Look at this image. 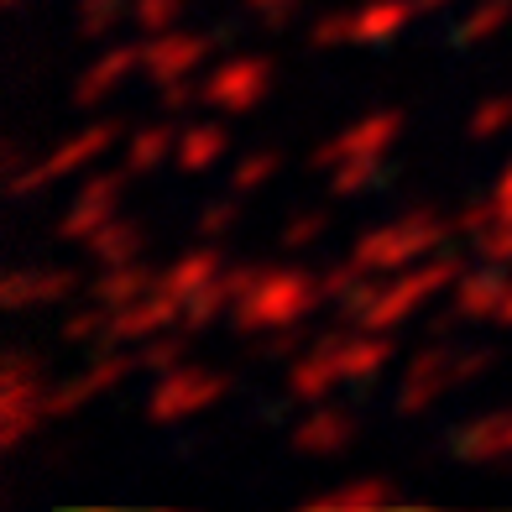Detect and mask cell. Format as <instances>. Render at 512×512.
Listing matches in <instances>:
<instances>
[{
	"label": "cell",
	"mask_w": 512,
	"mask_h": 512,
	"mask_svg": "<svg viewBox=\"0 0 512 512\" xmlns=\"http://www.w3.org/2000/svg\"><path fill=\"white\" fill-rule=\"evenodd\" d=\"M319 304H324L319 272L298 262H277V267H262L251 293L230 309V324L241 335H267V330H283V324H304Z\"/></svg>",
	"instance_id": "6da1fadb"
},
{
	"label": "cell",
	"mask_w": 512,
	"mask_h": 512,
	"mask_svg": "<svg viewBox=\"0 0 512 512\" xmlns=\"http://www.w3.org/2000/svg\"><path fill=\"white\" fill-rule=\"evenodd\" d=\"M450 236H455V220H445L439 209H408V215L387 220V225L361 230L351 246V262L371 277H387V272H403L434 251H445Z\"/></svg>",
	"instance_id": "7a4b0ae2"
},
{
	"label": "cell",
	"mask_w": 512,
	"mask_h": 512,
	"mask_svg": "<svg viewBox=\"0 0 512 512\" xmlns=\"http://www.w3.org/2000/svg\"><path fill=\"white\" fill-rule=\"evenodd\" d=\"M460 256L455 251H434V256H424V262H413V267H403V272H387L382 277V288H377V304L366 309V330H398V324H408V319H418L439 293H450L455 283H460Z\"/></svg>",
	"instance_id": "3957f363"
},
{
	"label": "cell",
	"mask_w": 512,
	"mask_h": 512,
	"mask_svg": "<svg viewBox=\"0 0 512 512\" xmlns=\"http://www.w3.org/2000/svg\"><path fill=\"white\" fill-rule=\"evenodd\" d=\"M48 387H42V361L11 345L0 361V450H16L48 424Z\"/></svg>",
	"instance_id": "277c9868"
},
{
	"label": "cell",
	"mask_w": 512,
	"mask_h": 512,
	"mask_svg": "<svg viewBox=\"0 0 512 512\" xmlns=\"http://www.w3.org/2000/svg\"><path fill=\"white\" fill-rule=\"evenodd\" d=\"M115 136H126V126L121 121H95V126H84V131H74V136H63V142L42 157V162H32V168H21L6 189H11V199H32V194H42V189H53L58 178H79V173H89L95 162L115 147Z\"/></svg>",
	"instance_id": "5b68a950"
},
{
	"label": "cell",
	"mask_w": 512,
	"mask_h": 512,
	"mask_svg": "<svg viewBox=\"0 0 512 512\" xmlns=\"http://www.w3.org/2000/svg\"><path fill=\"white\" fill-rule=\"evenodd\" d=\"M225 392H230L225 371H209V366L183 361V366L157 371V387H152V398H147V418H152V424H162V429L189 424V418L215 408Z\"/></svg>",
	"instance_id": "8992f818"
},
{
	"label": "cell",
	"mask_w": 512,
	"mask_h": 512,
	"mask_svg": "<svg viewBox=\"0 0 512 512\" xmlns=\"http://www.w3.org/2000/svg\"><path fill=\"white\" fill-rule=\"evenodd\" d=\"M267 95H272V58H262V53L220 58L204 74V105L220 115H251Z\"/></svg>",
	"instance_id": "52a82bcc"
},
{
	"label": "cell",
	"mask_w": 512,
	"mask_h": 512,
	"mask_svg": "<svg viewBox=\"0 0 512 512\" xmlns=\"http://www.w3.org/2000/svg\"><path fill=\"white\" fill-rule=\"evenodd\" d=\"M455 351L460 345H445V340H429L408 366H403V382H398V413L413 418V413H429L445 392L460 387L455 377Z\"/></svg>",
	"instance_id": "ba28073f"
},
{
	"label": "cell",
	"mask_w": 512,
	"mask_h": 512,
	"mask_svg": "<svg viewBox=\"0 0 512 512\" xmlns=\"http://www.w3.org/2000/svg\"><path fill=\"white\" fill-rule=\"evenodd\" d=\"M398 136H403V110H371V115H361V121L345 126L340 136L319 142L309 162H314V173H330L335 162H345V157H387Z\"/></svg>",
	"instance_id": "9c48e42d"
},
{
	"label": "cell",
	"mask_w": 512,
	"mask_h": 512,
	"mask_svg": "<svg viewBox=\"0 0 512 512\" xmlns=\"http://www.w3.org/2000/svg\"><path fill=\"white\" fill-rule=\"evenodd\" d=\"M178 319H183V298L157 283L147 298H136V304H126V309H115V314H110V330H105V340L95 345V351H121V345H142V340H152V335H162V330H173Z\"/></svg>",
	"instance_id": "30bf717a"
},
{
	"label": "cell",
	"mask_w": 512,
	"mask_h": 512,
	"mask_svg": "<svg viewBox=\"0 0 512 512\" xmlns=\"http://www.w3.org/2000/svg\"><path fill=\"white\" fill-rule=\"evenodd\" d=\"M142 366L136 356H121V351H100L95 361H89L79 377H68L63 387H48V413L53 418H74L79 408H89L95 398H105L110 387H121L131 371Z\"/></svg>",
	"instance_id": "8fae6325"
},
{
	"label": "cell",
	"mask_w": 512,
	"mask_h": 512,
	"mask_svg": "<svg viewBox=\"0 0 512 512\" xmlns=\"http://www.w3.org/2000/svg\"><path fill=\"white\" fill-rule=\"evenodd\" d=\"M392 335L398 330H366V324H340V330H330L340 371H345V387H366L392 366V356H398V340Z\"/></svg>",
	"instance_id": "7c38bea8"
},
{
	"label": "cell",
	"mask_w": 512,
	"mask_h": 512,
	"mask_svg": "<svg viewBox=\"0 0 512 512\" xmlns=\"http://www.w3.org/2000/svg\"><path fill=\"white\" fill-rule=\"evenodd\" d=\"M79 293V272L68 267H16L6 272V283H0V309H53V304H68V298Z\"/></svg>",
	"instance_id": "4fadbf2b"
},
{
	"label": "cell",
	"mask_w": 512,
	"mask_h": 512,
	"mask_svg": "<svg viewBox=\"0 0 512 512\" xmlns=\"http://www.w3.org/2000/svg\"><path fill=\"white\" fill-rule=\"evenodd\" d=\"M209 58V37L204 32H183V27H168V32H152L142 42V74L152 84H168V79H183Z\"/></svg>",
	"instance_id": "5bb4252c"
},
{
	"label": "cell",
	"mask_w": 512,
	"mask_h": 512,
	"mask_svg": "<svg viewBox=\"0 0 512 512\" xmlns=\"http://www.w3.org/2000/svg\"><path fill=\"white\" fill-rule=\"evenodd\" d=\"M335 387H345L335 340H330V335H314L309 351H298L293 366H288V398H293V403H330Z\"/></svg>",
	"instance_id": "9a60e30c"
},
{
	"label": "cell",
	"mask_w": 512,
	"mask_h": 512,
	"mask_svg": "<svg viewBox=\"0 0 512 512\" xmlns=\"http://www.w3.org/2000/svg\"><path fill=\"white\" fill-rule=\"evenodd\" d=\"M455 455L465 465H512V408L465 418L455 429Z\"/></svg>",
	"instance_id": "2e32d148"
},
{
	"label": "cell",
	"mask_w": 512,
	"mask_h": 512,
	"mask_svg": "<svg viewBox=\"0 0 512 512\" xmlns=\"http://www.w3.org/2000/svg\"><path fill=\"white\" fill-rule=\"evenodd\" d=\"M356 439V418L335 408V403H309V413L293 424V450L298 455H314V460H330Z\"/></svg>",
	"instance_id": "e0dca14e"
},
{
	"label": "cell",
	"mask_w": 512,
	"mask_h": 512,
	"mask_svg": "<svg viewBox=\"0 0 512 512\" xmlns=\"http://www.w3.org/2000/svg\"><path fill=\"white\" fill-rule=\"evenodd\" d=\"M136 68H142V42H126V48H110V53H100L95 63L79 74V84H74V100L79 110H89V105H100V100H110L115 89H121Z\"/></svg>",
	"instance_id": "ac0fdd59"
},
{
	"label": "cell",
	"mask_w": 512,
	"mask_h": 512,
	"mask_svg": "<svg viewBox=\"0 0 512 512\" xmlns=\"http://www.w3.org/2000/svg\"><path fill=\"white\" fill-rule=\"evenodd\" d=\"M392 502H403V492L382 476H356V481L330 486V492L304 497L309 512H377V507H392Z\"/></svg>",
	"instance_id": "d6986e66"
},
{
	"label": "cell",
	"mask_w": 512,
	"mask_h": 512,
	"mask_svg": "<svg viewBox=\"0 0 512 512\" xmlns=\"http://www.w3.org/2000/svg\"><path fill=\"white\" fill-rule=\"evenodd\" d=\"M502 288H507V267L481 262V267H471V272H460V283L450 288V309H455L460 319H497Z\"/></svg>",
	"instance_id": "ffe728a7"
},
{
	"label": "cell",
	"mask_w": 512,
	"mask_h": 512,
	"mask_svg": "<svg viewBox=\"0 0 512 512\" xmlns=\"http://www.w3.org/2000/svg\"><path fill=\"white\" fill-rule=\"evenodd\" d=\"M225 267H230V262H225V251H220L215 241H204V246L183 251L178 262H168V267H162V288H168V293H178L183 304H189V298H194L199 288H209V283H215V277H220Z\"/></svg>",
	"instance_id": "44dd1931"
},
{
	"label": "cell",
	"mask_w": 512,
	"mask_h": 512,
	"mask_svg": "<svg viewBox=\"0 0 512 512\" xmlns=\"http://www.w3.org/2000/svg\"><path fill=\"white\" fill-rule=\"evenodd\" d=\"M157 283H162V272L152 262H121V267H100L89 298H100L105 309H126V304H136V298H147Z\"/></svg>",
	"instance_id": "7402d4cb"
},
{
	"label": "cell",
	"mask_w": 512,
	"mask_h": 512,
	"mask_svg": "<svg viewBox=\"0 0 512 512\" xmlns=\"http://www.w3.org/2000/svg\"><path fill=\"white\" fill-rule=\"evenodd\" d=\"M225 152H230V131H225L220 121H194V126H183V131H178V152H173V162H178V173L199 178V173L215 168V162H225Z\"/></svg>",
	"instance_id": "603a6c76"
},
{
	"label": "cell",
	"mask_w": 512,
	"mask_h": 512,
	"mask_svg": "<svg viewBox=\"0 0 512 512\" xmlns=\"http://www.w3.org/2000/svg\"><path fill=\"white\" fill-rule=\"evenodd\" d=\"M418 16V0H366L356 6V48H382L403 37V27Z\"/></svg>",
	"instance_id": "cb8c5ba5"
},
{
	"label": "cell",
	"mask_w": 512,
	"mask_h": 512,
	"mask_svg": "<svg viewBox=\"0 0 512 512\" xmlns=\"http://www.w3.org/2000/svg\"><path fill=\"white\" fill-rule=\"evenodd\" d=\"M84 246H89V256H95L100 267L142 262V251H147V230L136 225V220H121V215H115V220H110V225H100Z\"/></svg>",
	"instance_id": "d4e9b609"
},
{
	"label": "cell",
	"mask_w": 512,
	"mask_h": 512,
	"mask_svg": "<svg viewBox=\"0 0 512 512\" xmlns=\"http://www.w3.org/2000/svg\"><path fill=\"white\" fill-rule=\"evenodd\" d=\"M178 131L183 126H173V121H152V126H142L136 136H126V168H131V178L157 173L162 162L178 152Z\"/></svg>",
	"instance_id": "484cf974"
},
{
	"label": "cell",
	"mask_w": 512,
	"mask_h": 512,
	"mask_svg": "<svg viewBox=\"0 0 512 512\" xmlns=\"http://www.w3.org/2000/svg\"><path fill=\"white\" fill-rule=\"evenodd\" d=\"M512 27V0H476L471 11H465V21L455 27V42L460 48H481V42H492Z\"/></svg>",
	"instance_id": "4316f807"
},
{
	"label": "cell",
	"mask_w": 512,
	"mask_h": 512,
	"mask_svg": "<svg viewBox=\"0 0 512 512\" xmlns=\"http://www.w3.org/2000/svg\"><path fill=\"white\" fill-rule=\"evenodd\" d=\"M382 178H387L382 157H345V162H335V168L324 173V183H330L335 199H356V194H366V189H377Z\"/></svg>",
	"instance_id": "83f0119b"
},
{
	"label": "cell",
	"mask_w": 512,
	"mask_h": 512,
	"mask_svg": "<svg viewBox=\"0 0 512 512\" xmlns=\"http://www.w3.org/2000/svg\"><path fill=\"white\" fill-rule=\"evenodd\" d=\"M115 215H121V204H115V199H74V204H68V215L58 220V236L63 241H89V236H95V230L100 225H110Z\"/></svg>",
	"instance_id": "f1b7e54d"
},
{
	"label": "cell",
	"mask_w": 512,
	"mask_h": 512,
	"mask_svg": "<svg viewBox=\"0 0 512 512\" xmlns=\"http://www.w3.org/2000/svg\"><path fill=\"white\" fill-rule=\"evenodd\" d=\"M189 330L183 324H173V330H162V335H152V340H142V351H136V361H142L147 371H168V366H183L189 361Z\"/></svg>",
	"instance_id": "f546056e"
},
{
	"label": "cell",
	"mask_w": 512,
	"mask_h": 512,
	"mask_svg": "<svg viewBox=\"0 0 512 512\" xmlns=\"http://www.w3.org/2000/svg\"><path fill=\"white\" fill-rule=\"evenodd\" d=\"M277 168H283V157H277L272 147L246 152L236 168H230V189H236V194H256V189H267V183L277 178Z\"/></svg>",
	"instance_id": "4dcf8cb0"
},
{
	"label": "cell",
	"mask_w": 512,
	"mask_h": 512,
	"mask_svg": "<svg viewBox=\"0 0 512 512\" xmlns=\"http://www.w3.org/2000/svg\"><path fill=\"white\" fill-rule=\"evenodd\" d=\"M110 314H115V309H105L100 298H95V304H79L74 314L63 319V330H58V335H63L68 345H100L105 330H110Z\"/></svg>",
	"instance_id": "1f68e13d"
},
{
	"label": "cell",
	"mask_w": 512,
	"mask_h": 512,
	"mask_svg": "<svg viewBox=\"0 0 512 512\" xmlns=\"http://www.w3.org/2000/svg\"><path fill=\"white\" fill-rule=\"evenodd\" d=\"M131 16V0H79V37H110Z\"/></svg>",
	"instance_id": "d6a6232c"
},
{
	"label": "cell",
	"mask_w": 512,
	"mask_h": 512,
	"mask_svg": "<svg viewBox=\"0 0 512 512\" xmlns=\"http://www.w3.org/2000/svg\"><path fill=\"white\" fill-rule=\"evenodd\" d=\"M309 42L319 53H335L345 42H356V11H319L309 27Z\"/></svg>",
	"instance_id": "836d02e7"
},
{
	"label": "cell",
	"mask_w": 512,
	"mask_h": 512,
	"mask_svg": "<svg viewBox=\"0 0 512 512\" xmlns=\"http://www.w3.org/2000/svg\"><path fill=\"white\" fill-rule=\"evenodd\" d=\"M183 11H189V0H131V21H136V27H142L147 37L178 27Z\"/></svg>",
	"instance_id": "e575fe53"
},
{
	"label": "cell",
	"mask_w": 512,
	"mask_h": 512,
	"mask_svg": "<svg viewBox=\"0 0 512 512\" xmlns=\"http://www.w3.org/2000/svg\"><path fill=\"white\" fill-rule=\"evenodd\" d=\"M512 126V95H486L476 110H471V136L476 142H492Z\"/></svg>",
	"instance_id": "d590c367"
},
{
	"label": "cell",
	"mask_w": 512,
	"mask_h": 512,
	"mask_svg": "<svg viewBox=\"0 0 512 512\" xmlns=\"http://www.w3.org/2000/svg\"><path fill=\"white\" fill-rule=\"evenodd\" d=\"M236 220H241V204L236 199H209V204H199L194 230H199V241H220V236L236 230Z\"/></svg>",
	"instance_id": "8d00e7d4"
},
{
	"label": "cell",
	"mask_w": 512,
	"mask_h": 512,
	"mask_svg": "<svg viewBox=\"0 0 512 512\" xmlns=\"http://www.w3.org/2000/svg\"><path fill=\"white\" fill-rule=\"evenodd\" d=\"M324 230H330V215H324V209H298V215H288V225H283V251L314 246Z\"/></svg>",
	"instance_id": "74e56055"
},
{
	"label": "cell",
	"mask_w": 512,
	"mask_h": 512,
	"mask_svg": "<svg viewBox=\"0 0 512 512\" xmlns=\"http://www.w3.org/2000/svg\"><path fill=\"white\" fill-rule=\"evenodd\" d=\"M314 345V335H309V319L304 324H283V330H267L262 335V356H272V361H293L298 351H309Z\"/></svg>",
	"instance_id": "f35d334b"
},
{
	"label": "cell",
	"mask_w": 512,
	"mask_h": 512,
	"mask_svg": "<svg viewBox=\"0 0 512 512\" xmlns=\"http://www.w3.org/2000/svg\"><path fill=\"white\" fill-rule=\"evenodd\" d=\"M476 256L481 262H497V267H512V220L497 215L492 225H486L476 236Z\"/></svg>",
	"instance_id": "ab89813d"
},
{
	"label": "cell",
	"mask_w": 512,
	"mask_h": 512,
	"mask_svg": "<svg viewBox=\"0 0 512 512\" xmlns=\"http://www.w3.org/2000/svg\"><path fill=\"white\" fill-rule=\"evenodd\" d=\"M157 100L162 110H189V105H204V79L194 84V74H183V79H168V84H157Z\"/></svg>",
	"instance_id": "60d3db41"
},
{
	"label": "cell",
	"mask_w": 512,
	"mask_h": 512,
	"mask_svg": "<svg viewBox=\"0 0 512 512\" xmlns=\"http://www.w3.org/2000/svg\"><path fill=\"white\" fill-rule=\"evenodd\" d=\"M361 277H371V272H361V267L351 262V256H345V262H335L330 272H319V283H324V304H340V298L351 293V288L361 283Z\"/></svg>",
	"instance_id": "b9f144b4"
},
{
	"label": "cell",
	"mask_w": 512,
	"mask_h": 512,
	"mask_svg": "<svg viewBox=\"0 0 512 512\" xmlns=\"http://www.w3.org/2000/svg\"><path fill=\"white\" fill-rule=\"evenodd\" d=\"M492 220H497V199H476V204H465L460 215H455V236H471L476 241Z\"/></svg>",
	"instance_id": "7bdbcfd3"
},
{
	"label": "cell",
	"mask_w": 512,
	"mask_h": 512,
	"mask_svg": "<svg viewBox=\"0 0 512 512\" xmlns=\"http://www.w3.org/2000/svg\"><path fill=\"white\" fill-rule=\"evenodd\" d=\"M246 11H256L267 27H283V21L298 11V0H246Z\"/></svg>",
	"instance_id": "ee69618b"
},
{
	"label": "cell",
	"mask_w": 512,
	"mask_h": 512,
	"mask_svg": "<svg viewBox=\"0 0 512 512\" xmlns=\"http://www.w3.org/2000/svg\"><path fill=\"white\" fill-rule=\"evenodd\" d=\"M492 324L512 330V277H507V288H502V304H497V319H492Z\"/></svg>",
	"instance_id": "f6af8a7d"
},
{
	"label": "cell",
	"mask_w": 512,
	"mask_h": 512,
	"mask_svg": "<svg viewBox=\"0 0 512 512\" xmlns=\"http://www.w3.org/2000/svg\"><path fill=\"white\" fill-rule=\"evenodd\" d=\"M497 194H502V199H512V162H507L502 178H497Z\"/></svg>",
	"instance_id": "bcb514c9"
},
{
	"label": "cell",
	"mask_w": 512,
	"mask_h": 512,
	"mask_svg": "<svg viewBox=\"0 0 512 512\" xmlns=\"http://www.w3.org/2000/svg\"><path fill=\"white\" fill-rule=\"evenodd\" d=\"M450 0H418V11H445Z\"/></svg>",
	"instance_id": "7dc6e473"
},
{
	"label": "cell",
	"mask_w": 512,
	"mask_h": 512,
	"mask_svg": "<svg viewBox=\"0 0 512 512\" xmlns=\"http://www.w3.org/2000/svg\"><path fill=\"white\" fill-rule=\"evenodd\" d=\"M6 6H21V0H6Z\"/></svg>",
	"instance_id": "c3c4849f"
}]
</instances>
